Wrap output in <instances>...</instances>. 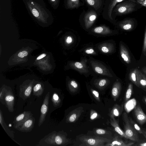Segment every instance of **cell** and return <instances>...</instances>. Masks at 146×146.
Instances as JSON below:
<instances>
[{"label": "cell", "instance_id": "obj_1", "mask_svg": "<svg viewBox=\"0 0 146 146\" xmlns=\"http://www.w3.org/2000/svg\"><path fill=\"white\" fill-rule=\"evenodd\" d=\"M29 14L39 23H52L54 18L43 0H22Z\"/></svg>", "mask_w": 146, "mask_h": 146}, {"label": "cell", "instance_id": "obj_2", "mask_svg": "<svg viewBox=\"0 0 146 146\" xmlns=\"http://www.w3.org/2000/svg\"><path fill=\"white\" fill-rule=\"evenodd\" d=\"M82 142L80 145L90 146H104L105 143L110 142L111 140L98 137L84 136L80 137Z\"/></svg>", "mask_w": 146, "mask_h": 146}, {"label": "cell", "instance_id": "obj_3", "mask_svg": "<svg viewBox=\"0 0 146 146\" xmlns=\"http://www.w3.org/2000/svg\"><path fill=\"white\" fill-rule=\"evenodd\" d=\"M66 139L65 137L59 133L53 131L45 136L41 141H43L44 143L48 145H62L66 142Z\"/></svg>", "mask_w": 146, "mask_h": 146}, {"label": "cell", "instance_id": "obj_4", "mask_svg": "<svg viewBox=\"0 0 146 146\" xmlns=\"http://www.w3.org/2000/svg\"><path fill=\"white\" fill-rule=\"evenodd\" d=\"M123 121L124 132L128 139L136 142L139 140L138 132L135 130L130 123L128 116L126 112L122 114Z\"/></svg>", "mask_w": 146, "mask_h": 146}, {"label": "cell", "instance_id": "obj_5", "mask_svg": "<svg viewBox=\"0 0 146 146\" xmlns=\"http://www.w3.org/2000/svg\"><path fill=\"white\" fill-rule=\"evenodd\" d=\"M135 4L129 2H125L118 5L114 11L119 15H125L130 13L135 10Z\"/></svg>", "mask_w": 146, "mask_h": 146}, {"label": "cell", "instance_id": "obj_6", "mask_svg": "<svg viewBox=\"0 0 146 146\" xmlns=\"http://www.w3.org/2000/svg\"><path fill=\"white\" fill-rule=\"evenodd\" d=\"M90 64L93 70L98 74L109 77H112L109 70L101 63L95 61H91Z\"/></svg>", "mask_w": 146, "mask_h": 146}, {"label": "cell", "instance_id": "obj_7", "mask_svg": "<svg viewBox=\"0 0 146 146\" xmlns=\"http://www.w3.org/2000/svg\"><path fill=\"white\" fill-rule=\"evenodd\" d=\"M50 92L46 95L40 109V114L38 120V126L40 127L43 123L45 119L46 115L48 111V107Z\"/></svg>", "mask_w": 146, "mask_h": 146}, {"label": "cell", "instance_id": "obj_8", "mask_svg": "<svg viewBox=\"0 0 146 146\" xmlns=\"http://www.w3.org/2000/svg\"><path fill=\"white\" fill-rule=\"evenodd\" d=\"M33 116V114L31 111H26L16 116L13 123L14 128L16 129Z\"/></svg>", "mask_w": 146, "mask_h": 146}, {"label": "cell", "instance_id": "obj_9", "mask_svg": "<svg viewBox=\"0 0 146 146\" xmlns=\"http://www.w3.org/2000/svg\"><path fill=\"white\" fill-rule=\"evenodd\" d=\"M5 106L10 112L14 111L15 98L12 90L7 89L4 96Z\"/></svg>", "mask_w": 146, "mask_h": 146}, {"label": "cell", "instance_id": "obj_10", "mask_svg": "<svg viewBox=\"0 0 146 146\" xmlns=\"http://www.w3.org/2000/svg\"><path fill=\"white\" fill-rule=\"evenodd\" d=\"M35 123V119L33 116L16 129L23 132H31L34 127Z\"/></svg>", "mask_w": 146, "mask_h": 146}, {"label": "cell", "instance_id": "obj_11", "mask_svg": "<svg viewBox=\"0 0 146 146\" xmlns=\"http://www.w3.org/2000/svg\"><path fill=\"white\" fill-rule=\"evenodd\" d=\"M97 17V15L92 10L85 14L84 17L85 26L86 29L90 28L93 24Z\"/></svg>", "mask_w": 146, "mask_h": 146}, {"label": "cell", "instance_id": "obj_12", "mask_svg": "<svg viewBox=\"0 0 146 146\" xmlns=\"http://www.w3.org/2000/svg\"><path fill=\"white\" fill-rule=\"evenodd\" d=\"M133 113L136 121L139 124L142 125L146 123V115L139 105L135 107Z\"/></svg>", "mask_w": 146, "mask_h": 146}, {"label": "cell", "instance_id": "obj_13", "mask_svg": "<svg viewBox=\"0 0 146 146\" xmlns=\"http://www.w3.org/2000/svg\"><path fill=\"white\" fill-rule=\"evenodd\" d=\"M134 143L133 142H129L123 140L118 136H115L111 141L106 143V146H132Z\"/></svg>", "mask_w": 146, "mask_h": 146}, {"label": "cell", "instance_id": "obj_14", "mask_svg": "<svg viewBox=\"0 0 146 146\" xmlns=\"http://www.w3.org/2000/svg\"><path fill=\"white\" fill-rule=\"evenodd\" d=\"M0 123L2 127L10 137L17 143L21 145L14 139V132L13 131L10 130L7 127L4 120L3 113L1 109L0 110Z\"/></svg>", "mask_w": 146, "mask_h": 146}, {"label": "cell", "instance_id": "obj_15", "mask_svg": "<svg viewBox=\"0 0 146 146\" xmlns=\"http://www.w3.org/2000/svg\"><path fill=\"white\" fill-rule=\"evenodd\" d=\"M110 117V124L113 127L115 131L122 137L128 139L124 131L120 127L118 121L114 117Z\"/></svg>", "mask_w": 146, "mask_h": 146}, {"label": "cell", "instance_id": "obj_16", "mask_svg": "<svg viewBox=\"0 0 146 146\" xmlns=\"http://www.w3.org/2000/svg\"><path fill=\"white\" fill-rule=\"evenodd\" d=\"M121 90V85L118 81H117L114 84L111 90V94L114 101L119 97Z\"/></svg>", "mask_w": 146, "mask_h": 146}, {"label": "cell", "instance_id": "obj_17", "mask_svg": "<svg viewBox=\"0 0 146 146\" xmlns=\"http://www.w3.org/2000/svg\"><path fill=\"white\" fill-rule=\"evenodd\" d=\"M32 86L29 85L26 87H24L22 89H20L19 96L24 100L29 98L31 93Z\"/></svg>", "mask_w": 146, "mask_h": 146}, {"label": "cell", "instance_id": "obj_18", "mask_svg": "<svg viewBox=\"0 0 146 146\" xmlns=\"http://www.w3.org/2000/svg\"><path fill=\"white\" fill-rule=\"evenodd\" d=\"M93 31L95 33L103 35L110 34L112 32L108 27L105 26L96 27L93 29Z\"/></svg>", "mask_w": 146, "mask_h": 146}, {"label": "cell", "instance_id": "obj_19", "mask_svg": "<svg viewBox=\"0 0 146 146\" xmlns=\"http://www.w3.org/2000/svg\"><path fill=\"white\" fill-rule=\"evenodd\" d=\"M123 110L122 105H115L111 110L110 114V117H117L121 113Z\"/></svg>", "mask_w": 146, "mask_h": 146}, {"label": "cell", "instance_id": "obj_20", "mask_svg": "<svg viewBox=\"0 0 146 146\" xmlns=\"http://www.w3.org/2000/svg\"><path fill=\"white\" fill-rule=\"evenodd\" d=\"M72 63H71V66L72 68L79 71V72H83L87 68L86 65L84 62H82L81 61L80 62H76Z\"/></svg>", "mask_w": 146, "mask_h": 146}, {"label": "cell", "instance_id": "obj_21", "mask_svg": "<svg viewBox=\"0 0 146 146\" xmlns=\"http://www.w3.org/2000/svg\"><path fill=\"white\" fill-rule=\"evenodd\" d=\"M120 52L121 57L124 61L129 63L130 61V56L126 48L122 45H121Z\"/></svg>", "mask_w": 146, "mask_h": 146}, {"label": "cell", "instance_id": "obj_22", "mask_svg": "<svg viewBox=\"0 0 146 146\" xmlns=\"http://www.w3.org/2000/svg\"><path fill=\"white\" fill-rule=\"evenodd\" d=\"M142 74L139 72L137 79L139 87L146 89V77Z\"/></svg>", "mask_w": 146, "mask_h": 146}, {"label": "cell", "instance_id": "obj_23", "mask_svg": "<svg viewBox=\"0 0 146 146\" xmlns=\"http://www.w3.org/2000/svg\"><path fill=\"white\" fill-rule=\"evenodd\" d=\"M44 89L40 84H36L33 87V94L37 97H40L43 94Z\"/></svg>", "mask_w": 146, "mask_h": 146}, {"label": "cell", "instance_id": "obj_24", "mask_svg": "<svg viewBox=\"0 0 146 146\" xmlns=\"http://www.w3.org/2000/svg\"><path fill=\"white\" fill-rule=\"evenodd\" d=\"M131 19H127L121 21L119 24L120 26L125 30L131 29L133 26V21Z\"/></svg>", "mask_w": 146, "mask_h": 146}, {"label": "cell", "instance_id": "obj_25", "mask_svg": "<svg viewBox=\"0 0 146 146\" xmlns=\"http://www.w3.org/2000/svg\"><path fill=\"white\" fill-rule=\"evenodd\" d=\"M125 0H112L108 7V14L109 18L111 20H113L111 17L112 12L113 9L116 4L119 2H120Z\"/></svg>", "mask_w": 146, "mask_h": 146}, {"label": "cell", "instance_id": "obj_26", "mask_svg": "<svg viewBox=\"0 0 146 146\" xmlns=\"http://www.w3.org/2000/svg\"><path fill=\"white\" fill-rule=\"evenodd\" d=\"M137 69H135L131 72L129 76V78L131 81L136 86L139 87L137 83V79L139 73Z\"/></svg>", "mask_w": 146, "mask_h": 146}, {"label": "cell", "instance_id": "obj_27", "mask_svg": "<svg viewBox=\"0 0 146 146\" xmlns=\"http://www.w3.org/2000/svg\"><path fill=\"white\" fill-rule=\"evenodd\" d=\"M133 86L131 83L129 84L125 95L124 101L127 102L130 98L133 92Z\"/></svg>", "mask_w": 146, "mask_h": 146}, {"label": "cell", "instance_id": "obj_28", "mask_svg": "<svg viewBox=\"0 0 146 146\" xmlns=\"http://www.w3.org/2000/svg\"><path fill=\"white\" fill-rule=\"evenodd\" d=\"M80 5L79 0H67L66 5L68 8H77Z\"/></svg>", "mask_w": 146, "mask_h": 146}, {"label": "cell", "instance_id": "obj_29", "mask_svg": "<svg viewBox=\"0 0 146 146\" xmlns=\"http://www.w3.org/2000/svg\"><path fill=\"white\" fill-rule=\"evenodd\" d=\"M88 4L92 6L96 10L100 6V0H85Z\"/></svg>", "mask_w": 146, "mask_h": 146}, {"label": "cell", "instance_id": "obj_30", "mask_svg": "<svg viewBox=\"0 0 146 146\" xmlns=\"http://www.w3.org/2000/svg\"><path fill=\"white\" fill-rule=\"evenodd\" d=\"M52 101L53 105L54 107H57L59 105L60 102V100L58 94L54 93L52 95Z\"/></svg>", "mask_w": 146, "mask_h": 146}, {"label": "cell", "instance_id": "obj_31", "mask_svg": "<svg viewBox=\"0 0 146 146\" xmlns=\"http://www.w3.org/2000/svg\"><path fill=\"white\" fill-rule=\"evenodd\" d=\"M128 118L130 123L135 130L138 133L142 134L143 133L142 129L131 117H128Z\"/></svg>", "mask_w": 146, "mask_h": 146}, {"label": "cell", "instance_id": "obj_32", "mask_svg": "<svg viewBox=\"0 0 146 146\" xmlns=\"http://www.w3.org/2000/svg\"><path fill=\"white\" fill-rule=\"evenodd\" d=\"M110 45L108 44H104L100 47V50L105 53H108L110 52L111 48Z\"/></svg>", "mask_w": 146, "mask_h": 146}, {"label": "cell", "instance_id": "obj_33", "mask_svg": "<svg viewBox=\"0 0 146 146\" xmlns=\"http://www.w3.org/2000/svg\"><path fill=\"white\" fill-rule=\"evenodd\" d=\"M7 89L5 87L2 88L0 91V101L3 104L5 105L4 96Z\"/></svg>", "mask_w": 146, "mask_h": 146}, {"label": "cell", "instance_id": "obj_34", "mask_svg": "<svg viewBox=\"0 0 146 146\" xmlns=\"http://www.w3.org/2000/svg\"><path fill=\"white\" fill-rule=\"evenodd\" d=\"M48 1L52 7L54 9H56L58 7L60 0H48Z\"/></svg>", "mask_w": 146, "mask_h": 146}, {"label": "cell", "instance_id": "obj_35", "mask_svg": "<svg viewBox=\"0 0 146 146\" xmlns=\"http://www.w3.org/2000/svg\"><path fill=\"white\" fill-rule=\"evenodd\" d=\"M108 80L106 79L102 78L98 80V86L102 87L104 86L107 84Z\"/></svg>", "mask_w": 146, "mask_h": 146}, {"label": "cell", "instance_id": "obj_36", "mask_svg": "<svg viewBox=\"0 0 146 146\" xmlns=\"http://www.w3.org/2000/svg\"><path fill=\"white\" fill-rule=\"evenodd\" d=\"M70 88L76 89L78 87V85L77 82L74 80H72L70 82L69 86Z\"/></svg>", "mask_w": 146, "mask_h": 146}, {"label": "cell", "instance_id": "obj_37", "mask_svg": "<svg viewBox=\"0 0 146 146\" xmlns=\"http://www.w3.org/2000/svg\"><path fill=\"white\" fill-rule=\"evenodd\" d=\"M136 142H137L135 144L134 143L132 146H146V141H144L143 140H140L139 139Z\"/></svg>", "mask_w": 146, "mask_h": 146}, {"label": "cell", "instance_id": "obj_38", "mask_svg": "<svg viewBox=\"0 0 146 146\" xmlns=\"http://www.w3.org/2000/svg\"><path fill=\"white\" fill-rule=\"evenodd\" d=\"M77 117V115L76 113H73L69 117L68 120L70 122H74L76 120Z\"/></svg>", "mask_w": 146, "mask_h": 146}, {"label": "cell", "instance_id": "obj_39", "mask_svg": "<svg viewBox=\"0 0 146 146\" xmlns=\"http://www.w3.org/2000/svg\"><path fill=\"white\" fill-rule=\"evenodd\" d=\"M91 92L96 100L99 101H100V98L99 96V94L98 92L95 90L92 89Z\"/></svg>", "mask_w": 146, "mask_h": 146}, {"label": "cell", "instance_id": "obj_40", "mask_svg": "<svg viewBox=\"0 0 146 146\" xmlns=\"http://www.w3.org/2000/svg\"><path fill=\"white\" fill-rule=\"evenodd\" d=\"M28 55V52L26 51H23L19 52L18 56L19 57L23 58L25 56H26Z\"/></svg>", "mask_w": 146, "mask_h": 146}, {"label": "cell", "instance_id": "obj_41", "mask_svg": "<svg viewBox=\"0 0 146 146\" xmlns=\"http://www.w3.org/2000/svg\"><path fill=\"white\" fill-rule=\"evenodd\" d=\"M96 133L98 134L102 135L106 133V131L104 129H98L96 130Z\"/></svg>", "mask_w": 146, "mask_h": 146}, {"label": "cell", "instance_id": "obj_42", "mask_svg": "<svg viewBox=\"0 0 146 146\" xmlns=\"http://www.w3.org/2000/svg\"><path fill=\"white\" fill-rule=\"evenodd\" d=\"M98 113L96 111H92L91 112L90 119L91 120H93L97 117L98 116Z\"/></svg>", "mask_w": 146, "mask_h": 146}, {"label": "cell", "instance_id": "obj_43", "mask_svg": "<svg viewBox=\"0 0 146 146\" xmlns=\"http://www.w3.org/2000/svg\"><path fill=\"white\" fill-rule=\"evenodd\" d=\"M95 51L92 48H90L86 49L85 51V52L88 54H94Z\"/></svg>", "mask_w": 146, "mask_h": 146}, {"label": "cell", "instance_id": "obj_44", "mask_svg": "<svg viewBox=\"0 0 146 146\" xmlns=\"http://www.w3.org/2000/svg\"><path fill=\"white\" fill-rule=\"evenodd\" d=\"M73 41L72 37L70 36H68L66 38V42L68 44H69L72 43Z\"/></svg>", "mask_w": 146, "mask_h": 146}, {"label": "cell", "instance_id": "obj_45", "mask_svg": "<svg viewBox=\"0 0 146 146\" xmlns=\"http://www.w3.org/2000/svg\"><path fill=\"white\" fill-rule=\"evenodd\" d=\"M144 43L143 50L144 51H146V29L145 31V38Z\"/></svg>", "mask_w": 146, "mask_h": 146}, {"label": "cell", "instance_id": "obj_46", "mask_svg": "<svg viewBox=\"0 0 146 146\" xmlns=\"http://www.w3.org/2000/svg\"><path fill=\"white\" fill-rule=\"evenodd\" d=\"M46 56V54H42L41 55L39 56L36 58V59L37 60H39L40 59L44 57H45Z\"/></svg>", "mask_w": 146, "mask_h": 146}, {"label": "cell", "instance_id": "obj_47", "mask_svg": "<svg viewBox=\"0 0 146 146\" xmlns=\"http://www.w3.org/2000/svg\"><path fill=\"white\" fill-rule=\"evenodd\" d=\"M143 133L142 134L144 136L146 139V130L144 129H142Z\"/></svg>", "mask_w": 146, "mask_h": 146}, {"label": "cell", "instance_id": "obj_48", "mask_svg": "<svg viewBox=\"0 0 146 146\" xmlns=\"http://www.w3.org/2000/svg\"><path fill=\"white\" fill-rule=\"evenodd\" d=\"M142 101L146 105V96L144 97L142 99Z\"/></svg>", "mask_w": 146, "mask_h": 146}, {"label": "cell", "instance_id": "obj_49", "mask_svg": "<svg viewBox=\"0 0 146 146\" xmlns=\"http://www.w3.org/2000/svg\"><path fill=\"white\" fill-rule=\"evenodd\" d=\"M142 5L143 6L146 7V0L144 1L142 3Z\"/></svg>", "mask_w": 146, "mask_h": 146}, {"label": "cell", "instance_id": "obj_50", "mask_svg": "<svg viewBox=\"0 0 146 146\" xmlns=\"http://www.w3.org/2000/svg\"><path fill=\"white\" fill-rule=\"evenodd\" d=\"M143 71L146 75V68H143Z\"/></svg>", "mask_w": 146, "mask_h": 146}, {"label": "cell", "instance_id": "obj_51", "mask_svg": "<svg viewBox=\"0 0 146 146\" xmlns=\"http://www.w3.org/2000/svg\"><path fill=\"white\" fill-rule=\"evenodd\" d=\"M140 2H143L145 0H139Z\"/></svg>", "mask_w": 146, "mask_h": 146}]
</instances>
